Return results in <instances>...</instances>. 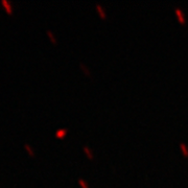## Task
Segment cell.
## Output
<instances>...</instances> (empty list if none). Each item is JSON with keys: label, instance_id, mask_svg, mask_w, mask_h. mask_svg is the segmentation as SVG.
<instances>
[{"label": "cell", "instance_id": "1", "mask_svg": "<svg viewBox=\"0 0 188 188\" xmlns=\"http://www.w3.org/2000/svg\"><path fill=\"white\" fill-rule=\"evenodd\" d=\"M175 12H176L177 16H178V19H179L180 23L181 24H184L186 22V19H185V15H184V13L183 11L180 7H176L175 9Z\"/></svg>", "mask_w": 188, "mask_h": 188}, {"label": "cell", "instance_id": "2", "mask_svg": "<svg viewBox=\"0 0 188 188\" xmlns=\"http://www.w3.org/2000/svg\"><path fill=\"white\" fill-rule=\"evenodd\" d=\"M95 7H96V11H97V13H98V15H99V17L103 18V19H106L107 18V13H106V11H105V9H103V6L100 5V4H98V3H96Z\"/></svg>", "mask_w": 188, "mask_h": 188}, {"label": "cell", "instance_id": "3", "mask_svg": "<svg viewBox=\"0 0 188 188\" xmlns=\"http://www.w3.org/2000/svg\"><path fill=\"white\" fill-rule=\"evenodd\" d=\"M1 3H2V5L4 6V9H5L6 13H7V14H12L13 13V6H12V4H11V2L7 1V0H1Z\"/></svg>", "mask_w": 188, "mask_h": 188}, {"label": "cell", "instance_id": "4", "mask_svg": "<svg viewBox=\"0 0 188 188\" xmlns=\"http://www.w3.org/2000/svg\"><path fill=\"white\" fill-rule=\"evenodd\" d=\"M67 134V129L66 128H64V129H60V130H58L56 132V138H63V137H65V135Z\"/></svg>", "mask_w": 188, "mask_h": 188}, {"label": "cell", "instance_id": "5", "mask_svg": "<svg viewBox=\"0 0 188 188\" xmlns=\"http://www.w3.org/2000/svg\"><path fill=\"white\" fill-rule=\"evenodd\" d=\"M83 148H84V152H85L86 155L88 156L89 159H93L94 158V155H93V153H92V150H90V147L87 146V145H85V146L83 147Z\"/></svg>", "mask_w": 188, "mask_h": 188}, {"label": "cell", "instance_id": "6", "mask_svg": "<svg viewBox=\"0 0 188 188\" xmlns=\"http://www.w3.org/2000/svg\"><path fill=\"white\" fill-rule=\"evenodd\" d=\"M79 66H81V68H82V70L85 72V74L86 75H88V77H90L91 75V71L89 70V68L86 66L84 63H79Z\"/></svg>", "mask_w": 188, "mask_h": 188}, {"label": "cell", "instance_id": "7", "mask_svg": "<svg viewBox=\"0 0 188 188\" xmlns=\"http://www.w3.org/2000/svg\"><path fill=\"white\" fill-rule=\"evenodd\" d=\"M180 148L182 150L183 156H184V157H188V147L186 146V145L183 143V142H181V143H180Z\"/></svg>", "mask_w": 188, "mask_h": 188}, {"label": "cell", "instance_id": "8", "mask_svg": "<svg viewBox=\"0 0 188 188\" xmlns=\"http://www.w3.org/2000/svg\"><path fill=\"white\" fill-rule=\"evenodd\" d=\"M46 32H47V35H48V37L50 38V40H51V42L56 44V36H54V34H53V32H51L50 30H47Z\"/></svg>", "mask_w": 188, "mask_h": 188}, {"label": "cell", "instance_id": "9", "mask_svg": "<svg viewBox=\"0 0 188 188\" xmlns=\"http://www.w3.org/2000/svg\"><path fill=\"white\" fill-rule=\"evenodd\" d=\"M24 147H25V150H27V153L30 154V156H35V153H34V150H32V147L30 146L28 143H25L24 144Z\"/></svg>", "mask_w": 188, "mask_h": 188}, {"label": "cell", "instance_id": "10", "mask_svg": "<svg viewBox=\"0 0 188 188\" xmlns=\"http://www.w3.org/2000/svg\"><path fill=\"white\" fill-rule=\"evenodd\" d=\"M79 185H81V187L82 188H89L88 183L86 182L84 179H82V178H79Z\"/></svg>", "mask_w": 188, "mask_h": 188}]
</instances>
